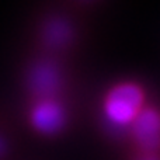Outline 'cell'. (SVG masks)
Returning a JSON list of instances; mask_svg holds the SVG:
<instances>
[{
  "instance_id": "277c9868",
  "label": "cell",
  "mask_w": 160,
  "mask_h": 160,
  "mask_svg": "<svg viewBox=\"0 0 160 160\" xmlns=\"http://www.w3.org/2000/svg\"><path fill=\"white\" fill-rule=\"evenodd\" d=\"M143 108V90L132 82L114 86L102 100V117L114 129L129 128Z\"/></svg>"
},
{
  "instance_id": "8992f818",
  "label": "cell",
  "mask_w": 160,
  "mask_h": 160,
  "mask_svg": "<svg viewBox=\"0 0 160 160\" xmlns=\"http://www.w3.org/2000/svg\"><path fill=\"white\" fill-rule=\"evenodd\" d=\"M17 152L14 125L3 111H0V160H13Z\"/></svg>"
},
{
  "instance_id": "6da1fadb",
  "label": "cell",
  "mask_w": 160,
  "mask_h": 160,
  "mask_svg": "<svg viewBox=\"0 0 160 160\" xmlns=\"http://www.w3.org/2000/svg\"><path fill=\"white\" fill-rule=\"evenodd\" d=\"M20 101L62 98L66 88V73L55 56L31 52L17 72Z\"/></svg>"
},
{
  "instance_id": "52a82bcc",
  "label": "cell",
  "mask_w": 160,
  "mask_h": 160,
  "mask_svg": "<svg viewBox=\"0 0 160 160\" xmlns=\"http://www.w3.org/2000/svg\"><path fill=\"white\" fill-rule=\"evenodd\" d=\"M139 160H160V159L158 158V156L153 155V153H146V155L142 156V158L139 159Z\"/></svg>"
},
{
  "instance_id": "3957f363",
  "label": "cell",
  "mask_w": 160,
  "mask_h": 160,
  "mask_svg": "<svg viewBox=\"0 0 160 160\" xmlns=\"http://www.w3.org/2000/svg\"><path fill=\"white\" fill-rule=\"evenodd\" d=\"M20 118L32 135L55 138L68 127L69 114L62 98H44L20 101Z\"/></svg>"
},
{
  "instance_id": "5b68a950",
  "label": "cell",
  "mask_w": 160,
  "mask_h": 160,
  "mask_svg": "<svg viewBox=\"0 0 160 160\" xmlns=\"http://www.w3.org/2000/svg\"><path fill=\"white\" fill-rule=\"evenodd\" d=\"M135 142L146 153L160 148V112L152 107H145L131 125Z\"/></svg>"
},
{
  "instance_id": "7a4b0ae2",
  "label": "cell",
  "mask_w": 160,
  "mask_h": 160,
  "mask_svg": "<svg viewBox=\"0 0 160 160\" xmlns=\"http://www.w3.org/2000/svg\"><path fill=\"white\" fill-rule=\"evenodd\" d=\"M75 37L72 20L58 11L44 13L31 22L30 38L34 45L32 52L58 58L59 53L72 47Z\"/></svg>"
}]
</instances>
